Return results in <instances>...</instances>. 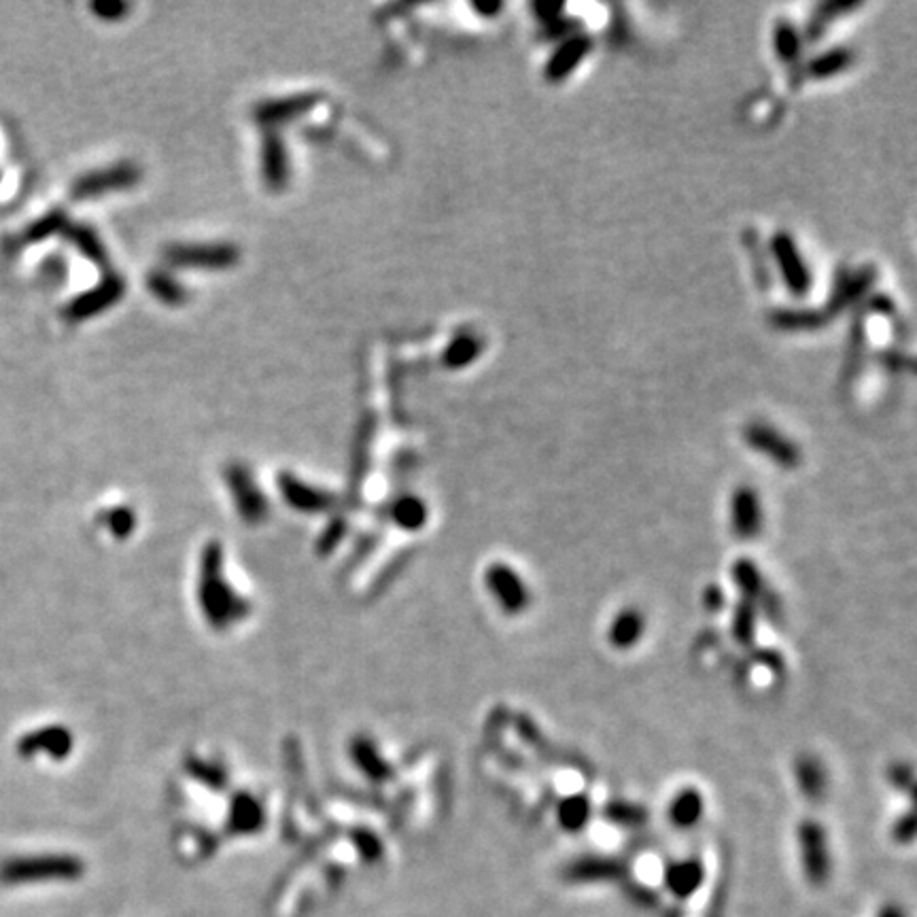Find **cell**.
I'll return each instance as SVG.
<instances>
[{"instance_id":"cell-1","label":"cell","mask_w":917,"mask_h":917,"mask_svg":"<svg viewBox=\"0 0 917 917\" xmlns=\"http://www.w3.org/2000/svg\"><path fill=\"white\" fill-rule=\"evenodd\" d=\"M83 873V864L73 856H20L0 864V881L5 886L34 884L49 879H75Z\"/></svg>"},{"instance_id":"cell-2","label":"cell","mask_w":917,"mask_h":917,"mask_svg":"<svg viewBox=\"0 0 917 917\" xmlns=\"http://www.w3.org/2000/svg\"><path fill=\"white\" fill-rule=\"evenodd\" d=\"M797 845L801 856V869L811 888H824L833 873V856L830 841L822 822L803 820L797 826Z\"/></svg>"},{"instance_id":"cell-3","label":"cell","mask_w":917,"mask_h":917,"mask_svg":"<svg viewBox=\"0 0 917 917\" xmlns=\"http://www.w3.org/2000/svg\"><path fill=\"white\" fill-rule=\"evenodd\" d=\"M484 584H487L489 595L504 614L521 616L529 610L533 601L531 586L516 567L501 561L491 563L484 572Z\"/></svg>"},{"instance_id":"cell-4","label":"cell","mask_w":917,"mask_h":917,"mask_svg":"<svg viewBox=\"0 0 917 917\" xmlns=\"http://www.w3.org/2000/svg\"><path fill=\"white\" fill-rule=\"evenodd\" d=\"M563 879L574 886H595V884H625L627 881V864L601 854L578 856L563 867Z\"/></svg>"},{"instance_id":"cell-5","label":"cell","mask_w":917,"mask_h":917,"mask_svg":"<svg viewBox=\"0 0 917 917\" xmlns=\"http://www.w3.org/2000/svg\"><path fill=\"white\" fill-rule=\"evenodd\" d=\"M743 440H746V444L752 448V451L767 457L777 467L794 470V467L801 465V448L794 444L788 436L780 434V431L769 425H763V423L748 425L746 431H743Z\"/></svg>"},{"instance_id":"cell-6","label":"cell","mask_w":917,"mask_h":917,"mask_svg":"<svg viewBox=\"0 0 917 917\" xmlns=\"http://www.w3.org/2000/svg\"><path fill=\"white\" fill-rule=\"evenodd\" d=\"M731 531L739 540H756L765 529V508L758 491L748 484H741L731 495L729 504Z\"/></svg>"},{"instance_id":"cell-7","label":"cell","mask_w":917,"mask_h":917,"mask_svg":"<svg viewBox=\"0 0 917 917\" xmlns=\"http://www.w3.org/2000/svg\"><path fill=\"white\" fill-rule=\"evenodd\" d=\"M771 251L777 266L782 270L784 283L790 289L792 296L803 298L811 289V272L809 266L805 264V259L799 251V247L794 245V240L788 232H777L771 240Z\"/></svg>"},{"instance_id":"cell-8","label":"cell","mask_w":917,"mask_h":917,"mask_svg":"<svg viewBox=\"0 0 917 917\" xmlns=\"http://www.w3.org/2000/svg\"><path fill=\"white\" fill-rule=\"evenodd\" d=\"M705 884V864L699 858H680L665 867L663 886L669 896L684 903L695 896Z\"/></svg>"},{"instance_id":"cell-9","label":"cell","mask_w":917,"mask_h":917,"mask_svg":"<svg viewBox=\"0 0 917 917\" xmlns=\"http://www.w3.org/2000/svg\"><path fill=\"white\" fill-rule=\"evenodd\" d=\"M166 259L175 266L228 268L238 259V251L230 245H177L168 249Z\"/></svg>"},{"instance_id":"cell-10","label":"cell","mask_w":917,"mask_h":917,"mask_svg":"<svg viewBox=\"0 0 917 917\" xmlns=\"http://www.w3.org/2000/svg\"><path fill=\"white\" fill-rule=\"evenodd\" d=\"M646 629H648L646 614L639 608H635V605H627V608L618 610L616 616L610 620L608 631H605V639H608L610 648L618 652H627L642 642Z\"/></svg>"},{"instance_id":"cell-11","label":"cell","mask_w":917,"mask_h":917,"mask_svg":"<svg viewBox=\"0 0 917 917\" xmlns=\"http://www.w3.org/2000/svg\"><path fill=\"white\" fill-rule=\"evenodd\" d=\"M799 792L811 803H820L828 792V771L816 754H801L792 765Z\"/></svg>"},{"instance_id":"cell-12","label":"cell","mask_w":917,"mask_h":917,"mask_svg":"<svg viewBox=\"0 0 917 917\" xmlns=\"http://www.w3.org/2000/svg\"><path fill=\"white\" fill-rule=\"evenodd\" d=\"M705 816V797L697 786L680 788L667 805V818L673 828L692 830Z\"/></svg>"},{"instance_id":"cell-13","label":"cell","mask_w":917,"mask_h":917,"mask_svg":"<svg viewBox=\"0 0 917 917\" xmlns=\"http://www.w3.org/2000/svg\"><path fill=\"white\" fill-rule=\"evenodd\" d=\"M591 47H593V41L588 39L586 34H574V37L563 41L546 64V79L548 81L567 79L576 71V66L582 64V60L588 56Z\"/></svg>"},{"instance_id":"cell-14","label":"cell","mask_w":917,"mask_h":917,"mask_svg":"<svg viewBox=\"0 0 917 917\" xmlns=\"http://www.w3.org/2000/svg\"><path fill=\"white\" fill-rule=\"evenodd\" d=\"M138 179H141V172H138V168H134L132 164H119L109 170L96 172V175H90L88 179H83L77 187V194L79 196H98V194L113 192V189H128Z\"/></svg>"},{"instance_id":"cell-15","label":"cell","mask_w":917,"mask_h":917,"mask_svg":"<svg viewBox=\"0 0 917 917\" xmlns=\"http://www.w3.org/2000/svg\"><path fill=\"white\" fill-rule=\"evenodd\" d=\"M593 813H595V807H593L591 797H588L586 792H574V794H567V797H563L557 803L555 818L563 833L578 835L588 826V822L593 820Z\"/></svg>"},{"instance_id":"cell-16","label":"cell","mask_w":917,"mask_h":917,"mask_svg":"<svg viewBox=\"0 0 917 917\" xmlns=\"http://www.w3.org/2000/svg\"><path fill=\"white\" fill-rule=\"evenodd\" d=\"M317 102L315 94H298L291 98H281V100H272L259 105L255 115L262 124H283V121H289L293 117H298L306 113L310 107Z\"/></svg>"},{"instance_id":"cell-17","label":"cell","mask_w":917,"mask_h":917,"mask_svg":"<svg viewBox=\"0 0 917 917\" xmlns=\"http://www.w3.org/2000/svg\"><path fill=\"white\" fill-rule=\"evenodd\" d=\"M873 283H875V270L873 268H864V270L847 274L845 279L839 281V285L835 289V296L828 304L830 306L828 313L830 315L841 313L843 308H847L850 304H854L856 300H860L864 293L871 289Z\"/></svg>"},{"instance_id":"cell-18","label":"cell","mask_w":917,"mask_h":917,"mask_svg":"<svg viewBox=\"0 0 917 917\" xmlns=\"http://www.w3.org/2000/svg\"><path fill=\"white\" fill-rule=\"evenodd\" d=\"M731 576L737 591L746 601H752L756 605L758 601H763L767 597V582L763 578V572H760V567L752 559H737L731 567Z\"/></svg>"},{"instance_id":"cell-19","label":"cell","mask_w":917,"mask_h":917,"mask_svg":"<svg viewBox=\"0 0 917 917\" xmlns=\"http://www.w3.org/2000/svg\"><path fill=\"white\" fill-rule=\"evenodd\" d=\"M121 296H124V281L117 279V276H109V279L98 285L88 296H83L75 302L73 306V315L75 317H92L100 310L109 308L115 304Z\"/></svg>"},{"instance_id":"cell-20","label":"cell","mask_w":917,"mask_h":917,"mask_svg":"<svg viewBox=\"0 0 917 917\" xmlns=\"http://www.w3.org/2000/svg\"><path fill=\"white\" fill-rule=\"evenodd\" d=\"M287 153L281 143V138L276 134H268L264 141V177L270 187L279 189L287 181Z\"/></svg>"},{"instance_id":"cell-21","label":"cell","mask_w":917,"mask_h":917,"mask_svg":"<svg viewBox=\"0 0 917 917\" xmlns=\"http://www.w3.org/2000/svg\"><path fill=\"white\" fill-rule=\"evenodd\" d=\"M648 816L650 813L644 805L627 801V799H612L603 807V818L610 824H616L622 828L644 826L648 822Z\"/></svg>"},{"instance_id":"cell-22","label":"cell","mask_w":917,"mask_h":917,"mask_svg":"<svg viewBox=\"0 0 917 917\" xmlns=\"http://www.w3.org/2000/svg\"><path fill=\"white\" fill-rule=\"evenodd\" d=\"M731 633L735 637V642L741 646L754 644L758 633V605L746 599H741L735 605V612L731 618Z\"/></svg>"},{"instance_id":"cell-23","label":"cell","mask_w":917,"mask_h":917,"mask_svg":"<svg viewBox=\"0 0 917 917\" xmlns=\"http://www.w3.org/2000/svg\"><path fill=\"white\" fill-rule=\"evenodd\" d=\"M854 60V54L850 49H830L826 51V54L818 56L816 60H811L807 64V73L811 77H816V79H828V77H835L839 73H843L847 66L852 64Z\"/></svg>"},{"instance_id":"cell-24","label":"cell","mask_w":917,"mask_h":917,"mask_svg":"<svg viewBox=\"0 0 917 917\" xmlns=\"http://www.w3.org/2000/svg\"><path fill=\"white\" fill-rule=\"evenodd\" d=\"M66 735L60 729H45L41 733H30L20 741V752L24 756L28 754H37V752H49V754H58L66 750Z\"/></svg>"},{"instance_id":"cell-25","label":"cell","mask_w":917,"mask_h":917,"mask_svg":"<svg viewBox=\"0 0 917 917\" xmlns=\"http://www.w3.org/2000/svg\"><path fill=\"white\" fill-rule=\"evenodd\" d=\"M826 321L824 315L813 313V310H782V313L773 315V323L782 330L790 332H803V330H816V327H822Z\"/></svg>"},{"instance_id":"cell-26","label":"cell","mask_w":917,"mask_h":917,"mask_svg":"<svg viewBox=\"0 0 917 917\" xmlns=\"http://www.w3.org/2000/svg\"><path fill=\"white\" fill-rule=\"evenodd\" d=\"M480 353V342L474 336H457L444 353V361L448 368H463L467 363H472Z\"/></svg>"},{"instance_id":"cell-27","label":"cell","mask_w":917,"mask_h":917,"mask_svg":"<svg viewBox=\"0 0 917 917\" xmlns=\"http://www.w3.org/2000/svg\"><path fill=\"white\" fill-rule=\"evenodd\" d=\"M773 43L777 58L784 62H794L801 56V37L790 22H777Z\"/></svg>"},{"instance_id":"cell-28","label":"cell","mask_w":917,"mask_h":917,"mask_svg":"<svg viewBox=\"0 0 917 917\" xmlns=\"http://www.w3.org/2000/svg\"><path fill=\"white\" fill-rule=\"evenodd\" d=\"M149 287H151V291L155 293V296H158L164 302H170V304L181 302L185 298L181 285L175 279H172L170 274H151Z\"/></svg>"},{"instance_id":"cell-29","label":"cell","mask_w":917,"mask_h":917,"mask_svg":"<svg viewBox=\"0 0 917 917\" xmlns=\"http://www.w3.org/2000/svg\"><path fill=\"white\" fill-rule=\"evenodd\" d=\"M625 890H627V896H629V901H633L637 907H642V909H652L656 907V903H659V896H656L654 890L642 886V884H637V881H625Z\"/></svg>"},{"instance_id":"cell-30","label":"cell","mask_w":917,"mask_h":917,"mask_svg":"<svg viewBox=\"0 0 917 917\" xmlns=\"http://www.w3.org/2000/svg\"><path fill=\"white\" fill-rule=\"evenodd\" d=\"M892 839L901 845H907L915 839V816L913 811H905L903 816H898L892 824Z\"/></svg>"},{"instance_id":"cell-31","label":"cell","mask_w":917,"mask_h":917,"mask_svg":"<svg viewBox=\"0 0 917 917\" xmlns=\"http://www.w3.org/2000/svg\"><path fill=\"white\" fill-rule=\"evenodd\" d=\"M77 240H79L81 249L85 251V255L92 257V259H96V262H100V264L105 262V259H107V257H105V247L100 245V242L96 240L94 234H90L88 230H81L79 236H77Z\"/></svg>"},{"instance_id":"cell-32","label":"cell","mask_w":917,"mask_h":917,"mask_svg":"<svg viewBox=\"0 0 917 917\" xmlns=\"http://www.w3.org/2000/svg\"><path fill=\"white\" fill-rule=\"evenodd\" d=\"M703 603H705V608L709 612H720L724 605H726V597H724V591L718 586V584H712V586H707V591L703 593Z\"/></svg>"},{"instance_id":"cell-33","label":"cell","mask_w":917,"mask_h":917,"mask_svg":"<svg viewBox=\"0 0 917 917\" xmlns=\"http://www.w3.org/2000/svg\"><path fill=\"white\" fill-rule=\"evenodd\" d=\"M890 780L896 788H911L913 786V771L909 765L901 763V765H894L892 771H890Z\"/></svg>"},{"instance_id":"cell-34","label":"cell","mask_w":917,"mask_h":917,"mask_svg":"<svg viewBox=\"0 0 917 917\" xmlns=\"http://www.w3.org/2000/svg\"><path fill=\"white\" fill-rule=\"evenodd\" d=\"M94 9L98 15L107 17V20H117V17H121L128 11V5H96Z\"/></svg>"},{"instance_id":"cell-35","label":"cell","mask_w":917,"mask_h":917,"mask_svg":"<svg viewBox=\"0 0 917 917\" xmlns=\"http://www.w3.org/2000/svg\"><path fill=\"white\" fill-rule=\"evenodd\" d=\"M875 917H907V913H905V909H903L901 905L888 903V905H884V907H881V909L877 911Z\"/></svg>"},{"instance_id":"cell-36","label":"cell","mask_w":917,"mask_h":917,"mask_svg":"<svg viewBox=\"0 0 917 917\" xmlns=\"http://www.w3.org/2000/svg\"><path fill=\"white\" fill-rule=\"evenodd\" d=\"M499 7H501V5H489V7H484V5H476V9H478V11H489V13L497 11Z\"/></svg>"}]
</instances>
